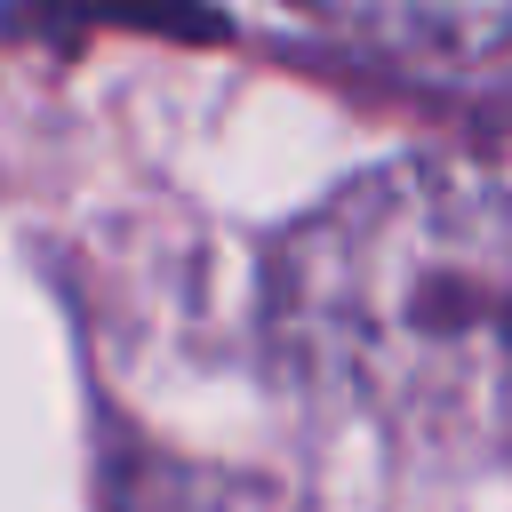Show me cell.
<instances>
[{
    "instance_id": "6da1fadb",
    "label": "cell",
    "mask_w": 512,
    "mask_h": 512,
    "mask_svg": "<svg viewBox=\"0 0 512 512\" xmlns=\"http://www.w3.org/2000/svg\"><path fill=\"white\" fill-rule=\"evenodd\" d=\"M512 224L480 160L408 152L320 208L264 256V336L328 400L416 432L496 448L512 352Z\"/></svg>"
},
{
    "instance_id": "7a4b0ae2",
    "label": "cell",
    "mask_w": 512,
    "mask_h": 512,
    "mask_svg": "<svg viewBox=\"0 0 512 512\" xmlns=\"http://www.w3.org/2000/svg\"><path fill=\"white\" fill-rule=\"evenodd\" d=\"M296 8L392 48H432V56H488L512 16V0H296Z\"/></svg>"
}]
</instances>
